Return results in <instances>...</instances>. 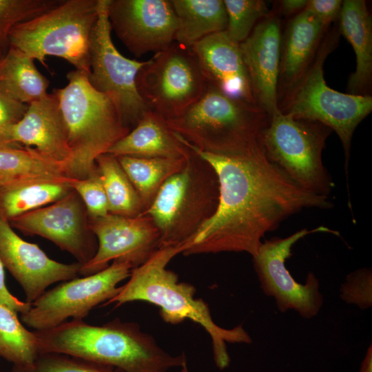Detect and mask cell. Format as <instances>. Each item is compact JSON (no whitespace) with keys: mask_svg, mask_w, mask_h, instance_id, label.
<instances>
[{"mask_svg":"<svg viewBox=\"0 0 372 372\" xmlns=\"http://www.w3.org/2000/svg\"><path fill=\"white\" fill-rule=\"evenodd\" d=\"M189 149L183 138L169 128L165 120L149 110L107 153L115 156L179 158L185 157Z\"/></svg>","mask_w":372,"mask_h":372,"instance_id":"7402d4cb","label":"cell"},{"mask_svg":"<svg viewBox=\"0 0 372 372\" xmlns=\"http://www.w3.org/2000/svg\"><path fill=\"white\" fill-rule=\"evenodd\" d=\"M223 2L227 15L225 31L238 43L244 41L256 25L271 13L262 0H223Z\"/></svg>","mask_w":372,"mask_h":372,"instance_id":"1f68e13d","label":"cell"},{"mask_svg":"<svg viewBox=\"0 0 372 372\" xmlns=\"http://www.w3.org/2000/svg\"><path fill=\"white\" fill-rule=\"evenodd\" d=\"M339 30L324 34L316 54L300 80L282 97L279 110L298 119L319 122L334 131L344 152L348 175L351 140L357 126L372 111L370 95L342 93L327 85L323 65L335 48Z\"/></svg>","mask_w":372,"mask_h":372,"instance_id":"52a82bcc","label":"cell"},{"mask_svg":"<svg viewBox=\"0 0 372 372\" xmlns=\"http://www.w3.org/2000/svg\"><path fill=\"white\" fill-rule=\"evenodd\" d=\"M99 0H63L56 7L17 25L10 45L47 67L48 56L62 58L75 70L90 73L89 46Z\"/></svg>","mask_w":372,"mask_h":372,"instance_id":"ba28073f","label":"cell"},{"mask_svg":"<svg viewBox=\"0 0 372 372\" xmlns=\"http://www.w3.org/2000/svg\"><path fill=\"white\" fill-rule=\"evenodd\" d=\"M65 176L63 164L34 148L0 141V187L17 181Z\"/></svg>","mask_w":372,"mask_h":372,"instance_id":"4316f807","label":"cell"},{"mask_svg":"<svg viewBox=\"0 0 372 372\" xmlns=\"http://www.w3.org/2000/svg\"><path fill=\"white\" fill-rule=\"evenodd\" d=\"M116 157L135 188L144 211L149 207L163 183L180 170L185 161V156L179 158Z\"/></svg>","mask_w":372,"mask_h":372,"instance_id":"83f0119b","label":"cell"},{"mask_svg":"<svg viewBox=\"0 0 372 372\" xmlns=\"http://www.w3.org/2000/svg\"><path fill=\"white\" fill-rule=\"evenodd\" d=\"M341 0H309L305 10L313 14L326 27L338 20L342 9Z\"/></svg>","mask_w":372,"mask_h":372,"instance_id":"8d00e7d4","label":"cell"},{"mask_svg":"<svg viewBox=\"0 0 372 372\" xmlns=\"http://www.w3.org/2000/svg\"><path fill=\"white\" fill-rule=\"evenodd\" d=\"M39 354H65L118 368L123 372H167L186 366V358L164 351L135 322L116 318L101 326L72 319L34 331Z\"/></svg>","mask_w":372,"mask_h":372,"instance_id":"7a4b0ae2","label":"cell"},{"mask_svg":"<svg viewBox=\"0 0 372 372\" xmlns=\"http://www.w3.org/2000/svg\"><path fill=\"white\" fill-rule=\"evenodd\" d=\"M136 83L147 109L166 121L180 116L207 85L192 48L176 41L145 61Z\"/></svg>","mask_w":372,"mask_h":372,"instance_id":"30bf717a","label":"cell"},{"mask_svg":"<svg viewBox=\"0 0 372 372\" xmlns=\"http://www.w3.org/2000/svg\"><path fill=\"white\" fill-rule=\"evenodd\" d=\"M70 186L83 202L90 218L110 214L107 195L97 167L85 178H72Z\"/></svg>","mask_w":372,"mask_h":372,"instance_id":"836d02e7","label":"cell"},{"mask_svg":"<svg viewBox=\"0 0 372 372\" xmlns=\"http://www.w3.org/2000/svg\"><path fill=\"white\" fill-rule=\"evenodd\" d=\"M63 0H0V61L10 48V34L18 24L56 7Z\"/></svg>","mask_w":372,"mask_h":372,"instance_id":"4dcf8cb0","label":"cell"},{"mask_svg":"<svg viewBox=\"0 0 372 372\" xmlns=\"http://www.w3.org/2000/svg\"><path fill=\"white\" fill-rule=\"evenodd\" d=\"M281 39L280 20L270 13L240 43L255 102L269 116L278 109Z\"/></svg>","mask_w":372,"mask_h":372,"instance_id":"ac0fdd59","label":"cell"},{"mask_svg":"<svg viewBox=\"0 0 372 372\" xmlns=\"http://www.w3.org/2000/svg\"><path fill=\"white\" fill-rule=\"evenodd\" d=\"M34 148L66 167L71 158L66 127L53 94L28 105L23 118L12 126L3 141Z\"/></svg>","mask_w":372,"mask_h":372,"instance_id":"d6986e66","label":"cell"},{"mask_svg":"<svg viewBox=\"0 0 372 372\" xmlns=\"http://www.w3.org/2000/svg\"><path fill=\"white\" fill-rule=\"evenodd\" d=\"M14 229L54 242L83 265L95 254L98 242L91 231L86 208L72 189L56 201L10 220Z\"/></svg>","mask_w":372,"mask_h":372,"instance_id":"9a60e30c","label":"cell"},{"mask_svg":"<svg viewBox=\"0 0 372 372\" xmlns=\"http://www.w3.org/2000/svg\"><path fill=\"white\" fill-rule=\"evenodd\" d=\"M338 30L351 44L356 67L347 90L355 95H369L372 82V19L365 1H342Z\"/></svg>","mask_w":372,"mask_h":372,"instance_id":"603a6c76","label":"cell"},{"mask_svg":"<svg viewBox=\"0 0 372 372\" xmlns=\"http://www.w3.org/2000/svg\"><path fill=\"white\" fill-rule=\"evenodd\" d=\"M192 49L207 82L231 96L256 105L240 43L226 31L203 38Z\"/></svg>","mask_w":372,"mask_h":372,"instance_id":"ffe728a7","label":"cell"},{"mask_svg":"<svg viewBox=\"0 0 372 372\" xmlns=\"http://www.w3.org/2000/svg\"><path fill=\"white\" fill-rule=\"evenodd\" d=\"M340 298L347 304H353L361 309L372 305V271L361 268L348 274L340 289Z\"/></svg>","mask_w":372,"mask_h":372,"instance_id":"e575fe53","label":"cell"},{"mask_svg":"<svg viewBox=\"0 0 372 372\" xmlns=\"http://www.w3.org/2000/svg\"><path fill=\"white\" fill-rule=\"evenodd\" d=\"M178 28L175 41L192 48L203 38L225 31L227 15L223 0H171Z\"/></svg>","mask_w":372,"mask_h":372,"instance_id":"d4e9b609","label":"cell"},{"mask_svg":"<svg viewBox=\"0 0 372 372\" xmlns=\"http://www.w3.org/2000/svg\"><path fill=\"white\" fill-rule=\"evenodd\" d=\"M331 130L323 124L282 112L271 116L261 135L268 159L302 188L329 196L334 185L322 154Z\"/></svg>","mask_w":372,"mask_h":372,"instance_id":"9c48e42d","label":"cell"},{"mask_svg":"<svg viewBox=\"0 0 372 372\" xmlns=\"http://www.w3.org/2000/svg\"><path fill=\"white\" fill-rule=\"evenodd\" d=\"M316 232H338L324 227L311 230L302 229L286 238H273L262 243L253 258L255 271L263 293L274 298L277 308L285 313L296 311L306 319L315 317L323 304L320 282L316 275L309 272L305 284L296 281L285 266L292 255L294 244L307 235Z\"/></svg>","mask_w":372,"mask_h":372,"instance_id":"4fadbf2b","label":"cell"},{"mask_svg":"<svg viewBox=\"0 0 372 372\" xmlns=\"http://www.w3.org/2000/svg\"><path fill=\"white\" fill-rule=\"evenodd\" d=\"M359 372H372V345L368 347Z\"/></svg>","mask_w":372,"mask_h":372,"instance_id":"ab89813d","label":"cell"},{"mask_svg":"<svg viewBox=\"0 0 372 372\" xmlns=\"http://www.w3.org/2000/svg\"><path fill=\"white\" fill-rule=\"evenodd\" d=\"M67 79L68 84L54 93L71 151L66 175L82 179L96 169V158L130 130L124 125L112 101L92 87L88 74L74 70Z\"/></svg>","mask_w":372,"mask_h":372,"instance_id":"5b68a950","label":"cell"},{"mask_svg":"<svg viewBox=\"0 0 372 372\" xmlns=\"http://www.w3.org/2000/svg\"><path fill=\"white\" fill-rule=\"evenodd\" d=\"M270 116L258 105L225 93L207 81L201 96L169 128L199 150L238 156L262 147L261 135Z\"/></svg>","mask_w":372,"mask_h":372,"instance_id":"277c9868","label":"cell"},{"mask_svg":"<svg viewBox=\"0 0 372 372\" xmlns=\"http://www.w3.org/2000/svg\"><path fill=\"white\" fill-rule=\"evenodd\" d=\"M0 259L32 304L50 285L76 278L82 264H65L49 258L37 244L22 239L7 220L0 218Z\"/></svg>","mask_w":372,"mask_h":372,"instance_id":"e0dca14e","label":"cell"},{"mask_svg":"<svg viewBox=\"0 0 372 372\" xmlns=\"http://www.w3.org/2000/svg\"><path fill=\"white\" fill-rule=\"evenodd\" d=\"M89 223L98 247L94 256L82 265L79 273L81 276L102 271L112 260L127 262L133 269L144 264L160 249L159 232L147 214L127 217L108 214L103 217L89 218Z\"/></svg>","mask_w":372,"mask_h":372,"instance_id":"5bb4252c","label":"cell"},{"mask_svg":"<svg viewBox=\"0 0 372 372\" xmlns=\"http://www.w3.org/2000/svg\"><path fill=\"white\" fill-rule=\"evenodd\" d=\"M132 270L129 263L114 260L102 271L45 291L21 314V322L39 331L56 327L69 318L83 320L94 307L118 293V285L130 276Z\"/></svg>","mask_w":372,"mask_h":372,"instance_id":"7c38bea8","label":"cell"},{"mask_svg":"<svg viewBox=\"0 0 372 372\" xmlns=\"http://www.w3.org/2000/svg\"><path fill=\"white\" fill-rule=\"evenodd\" d=\"M0 303L4 304L21 314L28 312L32 304L23 302L10 293L5 283L4 266L0 259Z\"/></svg>","mask_w":372,"mask_h":372,"instance_id":"74e56055","label":"cell"},{"mask_svg":"<svg viewBox=\"0 0 372 372\" xmlns=\"http://www.w3.org/2000/svg\"><path fill=\"white\" fill-rule=\"evenodd\" d=\"M107 195L110 214L135 217L143 213L141 199L116 156L105 153L96 160Z\"/></svg>","mask_w":372,"mask_h":372,"instance_id":"f1b7e54d","label":"cell"},{"mask_svg":"<svg viewBox=\"0 0 372 372\" xmlns=\"http://www.w3.org/2000/svg\"><path fill=\"white\" fill-rule=\"evenodd\" d=\"M72 178H39L17 181L0 187V218L10 222L50 205L72 189Z\"/></svg>","mask_w":372,"mask_h":372,"instance_id":"cb8c5ba5","label":"cell"},{"mask_svg":"<svg viewBox=\"0 0 372 372\" xmlns=\"http://www.w3.org/2000/svg\"><path fill=\"white\" fill-rule=\"evenodd\" d=\"M108 2L99 0L98 17L90 41L88 79L94 89L112 101L124 125L131 130L149 111L136 83L145 61L124 56L114 45L107 15Z\"/></svg>","mask_w":372,"mask_h":372,"instance_id":"8fae6325","label":"cell"},{"mask_svg":"<svg viewBox=\"0 0 372 372\" xmlns=\"http://www.w3.org/2000/svg\"><path fill=\"white\" fill-rule=\"evenodd\" d=\"M12 372H123L112 366L65 354H39L33 364L13 366Z\"/></svg>","mask_w":372,"mask_h":372,"instance_id":"d6a6232c","label":"cell"},{"mask_svg":"<svg viewBox=\"0 0 372 372\" xmlns=\"http://www.w3.org/2000/svg\"><path fill=\"white\" fill-rule=\"evenodd\" d=\"M328 28L305 9L289 21L281 39L278 101L309 68Z\"/></svg>","mask_w":372,"mask_h":372,"instance_id":"44dd1931","label":"cell"},{"mask_svg":"<svg viewBox=\"0 0 372 372\" xmlns=\"http://www.w3.org/2000/svg\"><path fill=\"white\" fill-rule=\"evenodd\" d=\"M34 61L11 46L0 61V92L27 105L46 96L49 81L37 70Z\"/></svg>","mask_w":372,"mask_h":372,"instance_id":"484cf974","label":"cell"},{"mask_svg":"<svg viewBox=\"0 0 372 372\" xmlns=\"http://www.w3.org/2000/svg\"><path fill=\"white\" fill-rule=\"evenodd\" d=\"M183 139L189 148L183 166L163 183L143 213L158 229L160 248L181 247L214 215L218 203L214 169Z\"/></svg>","mask_w":372,"mask_h":372,"instance_id":"8992f818","label":"cell"},{"mask_svg":"<svg viewBox=\"0 0 372 372\" xmlns=\"http://www.w3.org/2000/svg\"><path fill=\"white\" fill-rule=\"evenodd\" d=\"M308 0H283L280 4V10L284 15L298 14L305 9Z\"/></svg>","mask_w":372,"mask_h":372,"instance_id":"f35d334b","label":"cell"},{"mask_svg":"<svg viewBox=\"0 0 372 372\" xmlns=\"http://www.w3.org/2000/svg\"><path fill=\"white\" fill-rule=\"evenodd\" d=\"M39 355L34 332L23 326L17 311L0 303V357L13 366H25L33 364Z\"/></svg>","mask_w":372,"mask_h":372,"instance_id":"f546056e","label":"cell"},{"mask_svg":"<svg viewBox=\"0 0 372 372\" xmlns=\"http://www.w3.org/2000/svg\"><path fill=\"white\" fill-rule=\"evenodd\" d=\"M28 107L0 92V141H3L10 128L23 118Z\"/></svg>","mask_w":372,"mask_h":372,"instance_id":"d590c367","label":"cell"},{"mask_svg":"<svg viewBox=\"0 0 372 372\" xmlns=\"http://www.w3.org/2000/svg\"><path fill=\"white\" fill-rule=\"evenodd\" d=\"M182 253L180 246L158 249L144 264L133 269L130 280L105 305L116 307L133 301H144L160 308L162 319L171 324L190 320L200 324L211 340L215 364L220 370L230 363L227 343L250 344L252 339L242 325L225 329L214 322L209 306L195 298L196 288L179 282L178 275L167 269L169 261Z\"/></svg>","mask_w":372,"mask_h":372,"instance_id":"3957f363","label":"cell"},{"mask_svg":"<svg viewBox=\"0 0 372 372\" xmlns=\"http://www.w3.org/2000/svg\"><path fill=\"white\" fill-rule=\"evenodd\" d=\"M107 15L112 30L135 57L175 41L178 23L171 0H109Z\"/></svg>","mask_w":372,"mask_h":372,"instance_id":"2e32d148","label":"cell"},{"mask_svg":"<svg viewBox=\"0 0 372 372\" xmlns=\"http://www.w3.org/2000/svg\"><path fill=\"white\" fill-rule=\"evenodd\" d=\"M188 143L214 169L219 198L214 215L181 246L185 256L234 251L254 257L265 234L291 216L305 208L333 206L329 196L295 183L268 159L262 147L242 155L221 156Z\"/></svg>","mask_w":372,"mask_h":372,"instance_id":"6da1fadb","label":"cell"}]
</instances>
